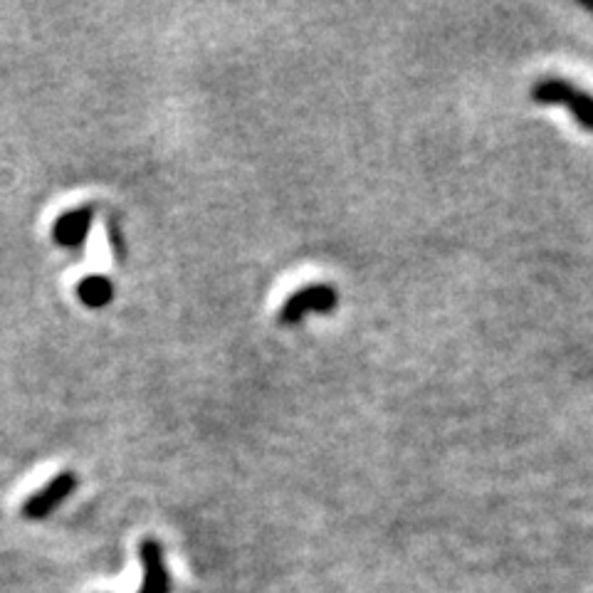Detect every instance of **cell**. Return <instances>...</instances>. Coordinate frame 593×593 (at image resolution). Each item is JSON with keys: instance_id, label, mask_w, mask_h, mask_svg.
<instances>
[{"instance_id": "cell-3", "label": "cell", "mask_w": 593, "mask_h": 593, "mask_svg": "<svg viewBox=\"0 0 593 593\" xmlns=\"http://www.w3.org/2000/svg\"><path fill=\"white\" fill-rule=\"evenodd\" d=\"M77 487L75 472H60L52 482H47L40 492H35L30 500H25L23 514L28 519H45L52 509H57L67 497L72 495V490Z\"/></svg>"}, {"instance_id": "cell-6", "label": "cell", "mask_w": 593, "mask_h": 593, "mask_svg": "<svg viewBox=\"0 0 593 593\" xmlns=\"http://www.w3.org/2000/svg\"><path fill=\"white\" fill-rule=\"evenodd\" d=\"M77 297L89 309H102L114 299V285L104 275H87L77 285Z\"/></svg>"}, {"instance_id": "cell-4", "label": "cell", "mask_w": 593, "mask_h": 593, "mask_svg": "<svg viewBox=\"0 0 593 593\" xmlns=\"http://www.w3.org/2000/svg\"><path fill=\"white\" fill-rule=\"evenodd\" d=\"M139 559L144 566V586L139 593H169V574L164 566V549L154 539H146L139 547Z\"/></svg>"}, {"instance_id": "cell-7", "label": "cell", "mask_w": 593, "mask_h": 593, "mask_svg": "<svg viewBox=\"0 0 593 593\" xmlns=\"http://www.w3.org/2000/svg\"><path fill=\"white\" fill-rule=\"evenodd\" d=\"M581 5H584L586 10H591V13H593V0H581Z\"/></svg>"}, {"instance_id": "cell-2", "label": "cell", "mask_w": 593, "mask_h": 593, "mask_svg": "<svg viewBox=\"0 0 593 593\" xmlns=\"http://www.w3.org/2000/svg\"><path fill=\"white\" fill-rule=\"evenodd\" d=\"M339 297L329 285L304 287L287 299L280 309L282 324H297L307 312H332L337 307Z\"/></svg>"}, {"instance_id": "cell-1", "label": "cell", "mask_w": 593, "mask_h": 593, "mask_svg": "<svg viewBox=\"0 0 593 593\" xmlns=\"http://www.w3.org/2000/svg\"><path fill=\"white\" fill-rule=\"evenodd\" d=\"M532 99L537 104H559V107H566L574 114L579 127L593 131V97L589 92H584V89L569 85V82L559 80V77H544V80H539L532 87Z\"/></svg>"}, {"instance_id": "cell-5", "label": "cell", "mask_w": 593, "mask_h": 593, "mask_svg": "<svg viewBox=\"0 0 593 593\" xmlns=\"http://www.w3.org/2000/svg\"><path fill=\"white\" fill-rule=\"evenodd\" d=\"M94 211L89 206L75 208V211L65 213L62 218H57L55 228H52V238L62 248H80L85 243L89 228H92Z\"/></svg>"}]
</instances>
